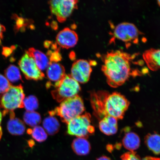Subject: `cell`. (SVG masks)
I'll return each mask as SVG.
<instances>
[{
  "label": "cell",
  "mask_w": 160,
  "mask_h": 160,
  "mask_svg": "<svg viewBox=\"0 0 160 160\" xmlns=\"http://www.w3.org/2000/svg\"><path fill=\"white\" fill-rule=\"evenodd\" d=\"M78 39V38L76 32L68 28L60 31L56 38L58 44L66 49L74 47L77 44Z\"/></svg>",
  "instance_id": "8fae6325"
},
{
  "label": "cell",
  "mask_w": 160,
  "mask_h": 160,
  "mask_svg": "<svg viewBox=\"0 0 160 160\" xmlns=\"http://www.w3.org/2000/svg\"><path fill=\"white\" fill-rule=\"evenodd\" d=\"M10 120L7 123V129L9 132L14 135L23 134L25 130V126L23 121L15 117L13 111L9 112Z\"/></svg>",
  "instance_id": "9a60e30c"
},
{
  "label": "cell",
  "mask_w": 160,
  "mask_h": 160,
  "mask_svg": "<svg viewBox=\"0 0 160 160\" xmlns=\"http://www.w3.org/2000/svg\"><path fill=\"white\" fill-rule=\"evenodd\" d=\"M23 120L27 125L35 127L41 123V115L37 112L27 111L24 114Z\"/></svg>",
  "instance_id": "7402d4cb"
},
{
  "label": "cell",
  "mask_w": 160,
  "mask_h": 160,
  "mask_svg": "<svg viewBox=\"0 0 160 160\" xmlns=\"http://www.w3.org/2000/svg\"><path fill=\"white\" fill-rule=\"evenodd\" d=\"M15 46H12L11 47H4L3 48L2 54L6 57H8L12 53L14 50L15 49Z\"/></svg>",
  "instance_id": "4316f807"
},
{
  "label": "cell",
  "mask_w": 160,
  "mask_h": 160,
  "mask_svg": "<svg viewBox=\"0 0 160 160\" xmlns=\"http://www.w3.org/2000/svg\"><path fill=\"white\" fill-rule=\"evenodd\" d=\"M140 143L139 136L133 132L126 133L122 140L123 147L130 152H133L138 148Z\"/></svg>",
  "instance_id": "ac0fdd59"
},
{
  "label": "cell",
  "mask_w": 160,
  "mask_h": 160,
  "mask_svg": "<svg viewBox=\"0 0 160 160\" xmlns=\"http://www.w3.org/2000/svg\"><path fill=\"white\" fill-rule=\"evenodd\" d=\"M143 58L150 69L155 71L160 69V49L148 50L143 53Z\"/></svg>",
  "instance_id": "7c38bea8"
},
{
  "label": "cell",
  "mask_w": 160,
  "mask_h": 160,
  "mask_svg": "<svg viewBox=\"0 0 160 160\" xmlns=\"http://www.w3.org/2000/svg\"><path fill=\"white\" fill-rule=\"evenodd\" d=\"M5 77L10 82L16 83L22 81V77L19 68L14 65H10L5 71Z\"/></svg>",
  "instance_id": "44dd1931"
},
{
  "label": "cell",
  "mask_w": 160,
  "mask_h": 160,
  "mask_svg": "<svg viewBox=\"0 0 160 160\" xmlns=\"http://www.w3.org/2000/svg\"><path fill=\"white\" fill-rule=\"evenodd\" d=\"M55 89L51 92L54 99L59 102L77 95L81 90L78 82L70 75H65L55 83Z\"/></svg>",
  "instance_id": "5b68a950"
},
{
  "label": "cell",
  "mask_w": 160,
  "mask_h": 160,
  "mask_svg": "<svg viewBox=\"0 0 160 160\" xmlns=\"http://www.w3.org/2000/svg\"><path fill=\"white\" fill-rule=\"evenodd\" d=\"M72 148L76 154L79 156L88 154L91 149L89 141L83 138H78L74 140L72 144Z\"/></svg>",
  "instance_id": "e0dca14e"
},
{
  "label": "cell",
  "mask_w": 160,
  "mask_h": 160,
  "mask_svg": "<svg viewBox=\"0 0 160 160\" xmlns=\"http://www.w3.org/2000/svg\"><path fill=\"white\" fill-rule=\"evenodd\" d=\"M5 28L3 25L0 23V43H1L2 40L3 38V32L5 31Z\"/></svg>",
  "instance_id": "83f0119b"
},
{
  "label": "cell",
  "mask_w": 160,
  "mask_h": 160,
  "mask_svg": "<svg viewBox=\"0 0 160 160\" xmlns=\"http://www.w3.org/2000/svg\"><path fill=\"white\" fill-rule=\"evenodd\" d=\"M99 128L102 132L107 135L115 134L118 131L117 119L107 116L100 120Z\"/></svg>",
  "instance_id": "5bb4252c"
},
{
  "label": "cell",
  "mask_w": 160,
  "mask_h": 160,
  "mask_svg": "<svg viewBox=\"0 0 160 160\" xmlns=\"http://www.w3.org/2000/svg\"><path fill=\"white\" fill-rule=\"evenodd\" d=\"M43 126L46 132L50 135H53L59 131L60 124L55 117L50 116L43 120Z\"/></svg>",
  "instance_id": "ffe728a7"
},
{
  "label": "cell",
  "mask_w": 160,
  "mask_h": 160,
  "mask_svg": "<svg viewBox=\"0 0 160 160\" xmlns=\"http://www.w3.org/2000/svg\"><path fill=\"white\" fill-rule=\"evenodd\" d=\"M96 160H112L109 158L107 157V156H102L99 157Z\"/></svg>",
  "instance_id": "f546056e"
},
{
  "label": "cell",
  "mask_w": 160,
  "mask_h": 160,
  "mask_svg": "<svg viewBox=\"0 0 160 160\" xmlns=\"http://www.w3.org/2000/svg\"><path fill=\"white\" fill-rule=\"evenodd\" d=\"M91 115L87 113L72 120L68 123V134L86 139L95 132L94 128L91 125Z\"/></svg>",
  "instance_id": "8992f818"
},
{
  "label": "cell",
  "mask_w": 160,
  "mask_h": 160,
  "mask_svg": "<svg viewBox=\"0 0 160 160\" xmlns=\"http://www.w3.org/2000/svg\"><path fill=\"white\" fill-rule=\"evenodd\" d=\"M91 102L95 115L100 120L107 116L122 119L130 104L124 96L117 92L93 93L91 95Z\"/></svg>",
  "instance_id": "7a4b0ae2"
},
{
  "label": "cell",
  "mask_w": 160,
  "mask_h": 160,
  "mask_svg": "<svg viewBox=\"0 0 160 160\" xmlns=\"http://www.w3.org/2000/svg\"><path fill=\"white\" fill-rule=\"evenodd\" d=\"M28 133L31 134L33 139L39 142L45 141L47 139L48 135L45 130L40 126L34 127L33 129L28 130Z\"/></svg>",
  "instance_id": "603a6c76"
},
{
  "label": "cell",
  "mask_w": 160,
  "mask_h": 160,
  "mask_svg": "<svg viewBox=\"0 0 160 160\" xmlns=\"http://www.w3.org/2000/svg\"><path fill=\"white\" fill-rule=\"evenodd\" d=\"M136 55L116 50L108 52L104 56L102 70L110 87L117 88L123 85L131 76L139 75L138 71L132 70Z\"/></svg>",
  "instance_id": "6da1fadb"
},
{
  "label": "cell",
  "mask_w": 160,
  "mask_h": 160,
  "mask_svg": "<svg viewBox=\"0 0 160 160\" xmlns=\"http://www.w3.org/2000/svg\"><path fill=\"white\" fill-rule=\"evenodd\" d=\"M158 2V4L160 6V1H157Z\"/></svg>",
  "instance_id": "1f68e13d"
},
{
  "label": "cell",
  "mask_w": 160,
  "mask_h": 160,
  "mask_svg": "<svg viewBox=\"0 0 160 160\" xmlns=\"http://www.w3.org/2000/svg\"><path fill=\"white\" fill-rule=\"evenodd\" d=\"M140 32L132 23L123 22L118 25L114 31L115 38L121 40L128 45L131 43L137 44L139 42Z\"/></svg>",
  "instance_id": "ba28073f"
},
{
  "label": "cell",
  "mask_w": 160,
  "mask_h": 160,
  "mask_svg": "<svg viewBox=\"0 0 160 160\" xmlns=\"http://www.w3.org/2000/svg\"><path fill=\"white\" fill-rule=\"evenodd\" d=\"M65 69L61 64L58 62H50L47 68V74L50 81L55 83L61 81L65 77Z\"/></svg>",
  "instance_id": "4fadbf2b"
},
{
  "label": "cell",
  "mask_w": 160,
  "mask_h": 160,
  "mask_svg": "<svg viewBox=\"0 0 160 160\" xmlns=\"http://www.w3.org/2000/svg\"><path fill=\"white\" fill-rule=\"evenodd\" d=\"M127 153L128 160H148L147 157L142 159L134 151L128 152Z\"/></svg>",
  "instance_id": "484cf974"
},
{
  "label": "cell",
  "mask_w": 160,
  "mask_h": 160,
  "mask_svg": "<svg viewBox=\"0 0 160 160\" xmlns=\"http://www.w3.org/2000/svg\"><path fill=\"white\" fill-rule=\"evenodd\" d=\"M78 1L53 0L49 1L50 9L59 22L65 21L77 7Z\"/></svg>",
  "instance_id": "52a82bcc"
},
{
  "label": "cell",
  "mask_w": 160,
  "mask_h": 160,
  "mask_svg": "<svg viewBox=\"0 0 160 160\" xmlns=\"http://www.w3.org/2000/svg\"><path fill=\"white\" fill-rule=\"evenodd\" d=\"M2 117V114L1 111H0V139H1L2 134V128L1 126Z\"/></svg>",
  "instance_id": "f1b7e54d"
},
{
  "label": "cell",
  "mask_w": 160,
  "mask_h": 160,
  "mask_svg": "<svg viewBox=\"0 0 160 160\" xmlns=\"http://www.w3.org/2000/svg\"><path fill=\"white\" fill-rule=\"evenodd\" d=\"M25 95L21 84L11 85L8 91L0 95V107L4 109L3 115L17 108L24 107Z\"/></svg>",
  "instance_id": "277c9868"
},
{
  "label": "cell",
  "mask_w": 160,
  "mask_h": 160,
  "mask_svg": "<svg viewBox=\"0 0 160 160\" xmlns=\"http://www.w3.org/2000/svg\"><path fill=\"white\" fill-rule=\"evenodd\" d=\"M23 106L28 112H34L39 106L38 101L35 96L31 95L25 98Z\"/></svg>",
  "instance_id": "cb8c5ba5"
},
{
  "label": "cell",
  "mask_w": 160,
  "mask_h": 160,
  "mask_svg": "<svg viewBox=\"0 0 160 160\" xmlns=\"http://www.w3.org/2000/svg\"><path fill=\"white\" fill-rule=\"evenodd\" d=\"M121 159L122 160H128L127 152L123 154V155L121 156Z\"/></svg>",
  "instance_id": "4dcf8cb0"
},
{
  "label": "cell",
  "mask_w": 160,
  "mask_h": 160,
  "mask_svg": "<svg viewBox=\"0 0 160 160\" xmlns=\"http://www.w3.org/2000/svg\"><path fill=\"white\" fill-rule=\"evenodd\" d=\"M145 143L153 153L160 155V135L154 133L148 134L145 138Z\"/></svg>",
  "instance_id": "d6986e66"
},
{
  "label": "cell",
  "mask_w": 160,
  "mask_h": 160,
  "mask_svg": "<svg viewBox=\"0 0 160 160\" xmlns=\"http://www.w3.org/2000/svg\"><path fill=\"white\" fill-rule=\"evenodd\" d=\"M35 62L37 67L41 71L47 69L50 63L49 58L47 55L39 50L31 48L27 51Z\"/></svg>",
  "instance_id": "2e32d148"
},
{
  "label": "cell",
  "mask_w": 160,
  "mask_h": 160,
  "mask_svg": "<svg viewBox=\"0 0 160 160\" xmlns=\"http://www.w3.org/2000/svg\"><path fill=\"white\" fill-rule=\"evenodd\" d=\"M85 111L83 100L78 95L62 102L59 107L49 112L50 116H58L61 121L66 123L81 115Z\"/></svg>",
  "instance_id": "3957f363"
},
{
  "label": "cell",
  "mask_w": 160,
  "mask_h": 160,
  "mask_svg": "<svg viewBox=\"0 0 160 160\" xmlns=\"http://www.w3.org/2000/svg\"><path fill=\"white\" fill-rule=\"evenodd\" d=\"M11 85L7 78L0 74V93L3 94L7 92Z\"/></svg>",
  "instance_id": "d4e9b609"
},
{
  "label": "cell",
  "mask_w": 160,
  "mask_h": 160,
  "mask_svg": "<svg viewBox=\"0 0 160 160\" xmlns=\"http://www.w3.org/2000/svg\"><path fill=\"white\" fill-rule=\"evenodd\" d=\"M19 65L26 79L35 81L43 79L44 74L38 68L34 60L26 51L19 61Z\"/></svg>",
  "instance_id": "9c48e42d"
},
{
  "label": "cell",
  "mask_w": 160,
  "mask_h": 160,
  "mask_svg": "<svg viewBox=\"0 0 160 160\" xmlns=\"http://www.w3.org/2000/svg\"><path fill=\"white\" fill-rule=\"evenodd\" d=\"M92 72L89 62L87 60L79 59L75 61L72 66L71 76L78 83H86L89 81Z\"/></svg>",
  "instance_id": "30bf717a"
}]
</instances>
